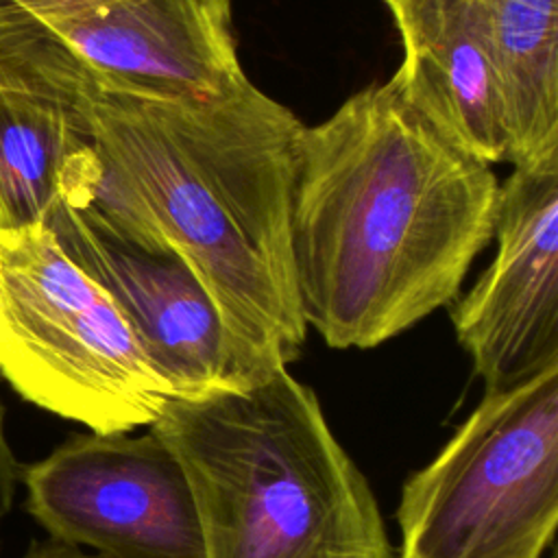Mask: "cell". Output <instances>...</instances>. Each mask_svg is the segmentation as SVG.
<instances>
[{
    "label": "cell",
    "instance_id": "cell-3",
    "mask_svg": "<svg viewBox=\"0 0 558 558\" xmlns=\"http://www.w3.org/2000/svg\"><path fill=\"white\" fill-rule=\"evenodd\" d=\"M148 429L185 473L203 558H392L368 480L288 368L170 397Z\"/></svg>",
    "mask_w": 558,
    "mask_h": 558
},
{
    "label": "cell",
    "instance_id": "cell-11",
    "mask_svg": "<svg viewBox=\"0 0 558 558\" xmlns=\"http://www.w3.org/2000/svg\"><path fill=\"white\" fill-rule=\"evenodd\" d=\"M499 78L508 161L558 157V0H475Z\"/></svg>",
    "mask_w": 558,
    "mask_h": 558
},
{
    "label": "cell",
    "instance_id": "cell-7",
    "mask_svg": "<svg viewBox=\"0 0 558 558\" xmlns=\"http://www.w3.org/2000/svg\"><path fill=\"white\" fill-rule=\"evenodd\" d=\"M20 480L50 538L109 558H203L185 473L150 429L74 434Z\"/></svg>",
    "mask_w": 558,
    "mask_h": 558
},
{
    "label": "cell",
    "instance_id": "cell-14",
    "mask_svg": "<svg viewBox=\"0 0 558 558\" xmlns=\"http://www.w3.org/2000/svg\"><path fill=\"white\" fill-rule=\"evenodd\" d=\"M22 558H109L96 551H85L83 547L57 541V538H48V541H35L31 543V547L26 549V554Z\"/></svg>",
    "mask_w": 558,
    "mask_h": 558
},
{
    "label": "cell",
    "instance_id": "cell-5",
    "mask_svg": "<svg viewBox=\"0 0 558 558\" xmlns=\"http://www.w3.org/2000/svg\"><path fill=\"white\" fill-rule=\"evenodd\" d=\"M399 558H543L558 525V364L484 392L401 486Z\"/></svg>",
    "mask_w": 558,
    "mask_h": 558
},
{
    "label": "cell",
    "instance_id": "cell-9",
    "mask_svg": "<svg viewBox=\"0 0 558 558\" xmlns=\"http://www.w3.org/2000/svg\"><path fill=\"white\" fill-rule=\"evenodd\" d=\"M44 225L107 290L174 397L242 388L218 310L181 257L140 248L65 203Z\"/></svg>",
    "mask_w": 558,
    "mask_h": 558
},
{
    "label": "cell",
    "instance_id": "cell-1",
    "mask_svg": "<svg viewBox=\"0 0 558 558\" xmlns=\"http://www.w3.org/2000/svg\"><path fill=\"white\" fill-rule=\"evenodd\" d=\"M65 109L92 148L65 205L187 264L242 386L288 368L307 333L292 257L301 120L248 78L205 100L98 96Z\"/></svg>",
    "mask_w": 558,
    "mask_h": 558
},
{
    "label": "cell",
    "instance_id": "cell-8",
    "mask_svg": "<svg viewBox=\"0 0 558 558\" xmlns=\"http://www.w3.org/2000/svg\"><path fill=\"white\" fill-rule=\"evenodd\" d=\"M493 238V264L451 310L484 392L558 364V157L514 168L499 185Z\"/></svg>",
    "mask_w": 558,
    "mask_h": 558
},
{
    "label": "cell",
    "instance_id": "cell-10",
    "mask_svg": "<svg viewBox=\"0 0 558 558\" xmlns=\"http://www.w3.org/2000/svg\"><path fill=\"white\" fill-rule=\"evenodd\" d=\"M403 41L405 100L473 157L508 161L497 70L475 0H386Z\"/></svg>",
    "mask_w": 558,
    "mask_h": 558
},
{
    "label": "cell",
    "instance_id": "cell-6",
    "mask_svg": "<svg viewBox=\"0 0 558 558\" xmlns=\"http://www.w3.org/2000/svg\"><path fill=\"white\" fill-rule=\"evenodd\" d=\"M246 78L231 0H111L39 17L0 0V87L85 98L205 100Z\"/></svg>",
    "mask_w": 558,
    "mask_h": 558
},
{
    "label": "cell",
    "instance_id": "cell-12",
    "mask_svg": "<svg viewBox=\"0 0 558 558\" xmlns=\"http://www.w3.org/2000/svg\"><path fill=\"white\" fill-rule=\"evenodd\" d=\"M89 142L63 105L0 87V231L44 225L68 201Z\"/></svg>",
    "mask_w": 558,
    "mask_h": 558
},
{
    "label": "cell",
    "instance_id": "cell-2",
    "mask_svg": "<svg viewBox=\"0 0 558 558\" xmlns=\"http://www.w3.org/2000/svg\"><path fill=\"white\" fill-rule=\"evenodd\" d=\"M490 163L440 133L390 78L296 140L292 257L305 325L373 349L449 305L493 238Z\"/></svg>",
    "mask_w": 558,
    "mask_h": 558
},
{
    "label": "cell",
    "instance_id": "cell-4",
    "mask_svg": "<svg viewBox=\"0 0 558 558\" xmlns=\"http://www.w3.org/2000/svg\"><path fill=\"white\" fill-rule=\"evenodd\" d=\"M0 377L98 434L150 425L174 397L113 299L46 225L0 231Z\"/></svg>",
    "mask_w": 558,
    "mask_h": 558
},
{
    "label": "cell",
    "instance_id": "cell-15",
    "mask_svg": "<svg viewBox=\"0 0 558 558\" xmlns=\"http://www.w3.org/2000/svg\"><path fill=\"white\" fill-rule=\"evenodd\" d=\"M105 2H111V0H87L89 7H98V4H105Z\"/></svg>",
    "mask_w": 558,
    "mask_h": 558
},
{
    "label": "cell",
    "instance_id": "cell-13",
    "mask_svg": "<svg viewBox=\"0 0 558 558\" xmlns=\"http://www.w3.org/2000/svg\"><path fill=\"white\" fill-rule=\"evenodd\" d=\"M4 418H7V412H4V405L0 403V525H2L4 517L11 512L15 488H17L20 473H22V466L17 464L13 449L9 445Z\"/></svg>",
    "mask_w": 558,
    "mask_h": 558
}]
</instances>
